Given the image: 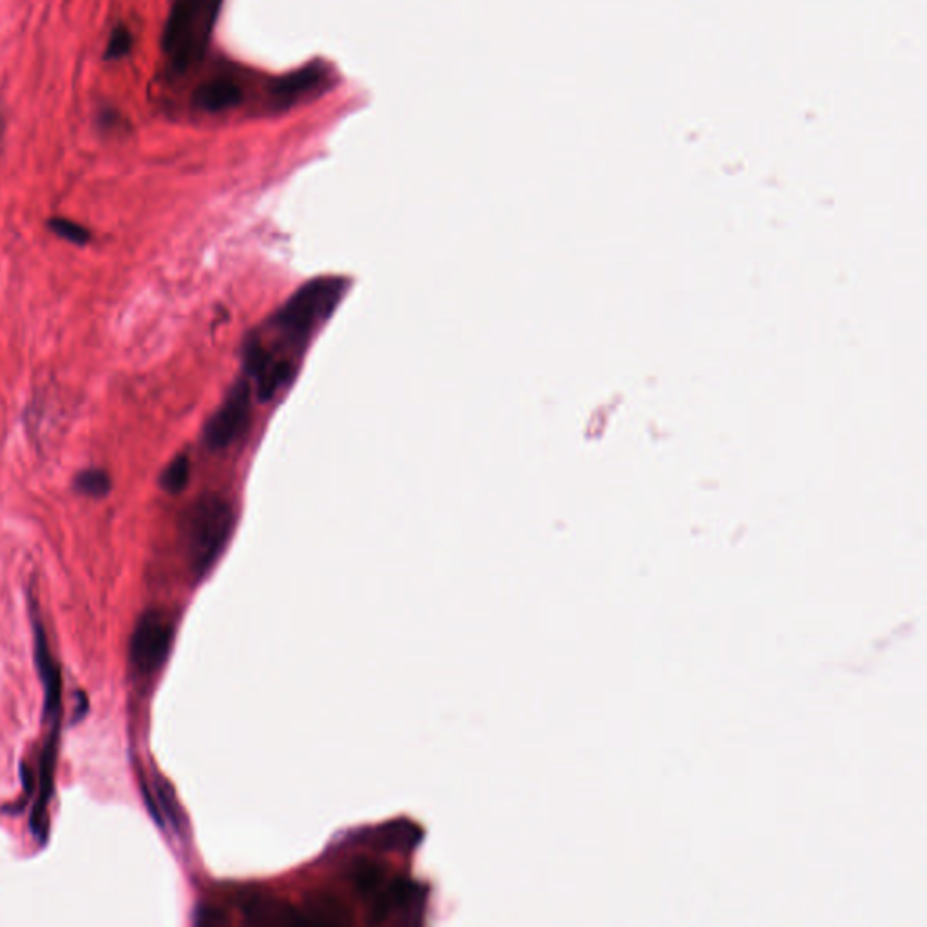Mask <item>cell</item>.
<instances>
[{
	"label": "cell",
	"mask_w": 927,
	"mask_h": 927,
	"mask_svg": "<svg viewBox=\"0 0 927 927\" xmlns=\"http://www.w3.org/2000/svg\"><path fill=\"white\" fill-rule=\"evenodd\" d=\"M346 283L341 278H319L308 281L288 297L268 323V339H259L270 352L294 363V355L305 348L317 330L325 325L328 317L345 296Z\"/></svg>",
	"instance_id": "6da1fadb"
},
{
	"label": "cell",
	"mask_w": 927,
	"mask_h": 927,
	"mask_svg": "<svg viewBox=\"0 0 927 927\" xmlns=\"http://www.w3.org/2000/svg\"><path fill=\"white\" fill-rule=\"evenodd\" d=\"M234 526V509L218 495H203L187 507L182 517L180 536L183 555L196 580L211 573L229 545Z\"/></svg>",
	"instance_id": "7a4b0ae2"
},
{
	"label": "cell",
	"mask_w": 927,
	"mask_h": 927,
	"mask_svg": "<svg viewBox=\"0 0 927 927\" xmlns=\"http://www.w3.org/2000/svg\"><path fill=\"white\" fill-rule=\"evenodd\" d=\"M221 4L223 0H174L162 37L163 53L174 71L185 73L203 60Z\"/></svg>",
	"instance_id": "3957f363"
},
{
	"label": "cell",
	"mask_w": 927,
	"mask_h": 927,
	"mask_svg": "<svg viewBox=\"0 0 927 927\" xmlns=\"http://www.w3.org/2000/svg\"><path fill=\"white\" fill-rule=\"evenodd\" d=\"M174 643V623L165 612L147 611L134 625L129 660L134 672L151 678L169 660Z\"/></svg>",
	"instance_id": "277c9868"
},
{
	"label": "cell",
	"mask_w": 927,
	"mask_h": 927,
	"mask_svg": "<svg viewBox=\"0 0 927 927\" xmlns=\"http://www.w3.org/2000/svg\"><path fill=\"white\" fill-rule=\"evenodd\" d=\"M254 399L256 393L247 379L232 386L218 410L212 413L211 419L205 424V442L209 448L223 450L243 437L252 421Z\"/></svg>",
	"instance_id": "5b68a950"
},
{
	"label": "cell",
	"mask_w": 927,
	"mask_h": 927,
	"mask_svg": "<svg viewBox=\"0 0 927 927\" xmlns=\"http://www.w3.org/2000/svg\"><path fill=\"white\" fill-rule=\"evenodd\" d=\"M424 904L422 889L408 879H388L370 899V913L373 922L381 924L392 917L406 918L411 922L415 915H421Z\"/></svg>",
	"instance_id": "8992f818"
},
{
	"label": "cell",
	"mask_w": 927,
	"mask_h": 927,
	"mask_svg": "<svg viewBox=\"0 0 927 927\" xmlns=\"http://www.w3.org/2000/svg\"><path fill=\"white\" fill-rule=\"evenodd\" d=\"M33 636H35V663L39 670L42 689H44V716L53 721V727H60V707H62V678L57 661L53 660L49 650L48 636L39 618H33Z\"/></svg>",
	"instance_id": "52a82bcc"
},
{
	"label": "cell",
	"mask_w": 927,
	"mask_h": 927,
	"mask_svg": "<svg viewBox=\"0 0 927 927\" xmlns=\"http://www.w3.org/2000/svg\"><path fill=\"white\" fill-rule=\"evenodd\" d=\"M361 844L379 851L415 850L422 839V832L408 821H392L381 824L373 830H363L357 837Z\"/></svg>",
	"instance_id": "ba28073f"
},
{
	"label": "cell",
	"mask_w": 927,
	"mask_h": 927,
	"mask_svg": "<svg viewBox=\"0 0 927 927\" xmlns=\"http://www.w3.org/2000/svg\"><path fill=\"white\" fill-rule=\"evenodd\" d=\"M245 917L250 924H263V926H297L308 924L305 915L299 913L283 900L265 895H252L247 904L243 906Z\"/></svg>",
	"instance_id": "9c48e42d"
},
{
	"label": "cell",
	"mask_w": 927,
	"mask_h": 927,
	"mask_svg": "<svg viewBox=\"0 0 927 927\" xmlns=\"http://www.w3.org/2000/svg\"><path fill=\"white\" fill-rule=\"evenodd\" d=\"M192 100H194V106L200 107L203 111L220 113V111L239 106L243 100V91L230 78H214L209 82H203L194 91Z\"/></svg>",
	"instance_id": "30bf717a"
},
{
	"label": "cell",
	"mask_w": 927,
	"mask_h": 927,
	"mask_svg": "<svg viewBox=\"0 0 927 927\" xmlns=\"http://www.w3.org/2000/svg\"><path fill=\"white\" fill-rule=\"evenodd\" d=\"M321 77H323V71L319 67H303L287 77L279 78L274 86V93L279 98H296V96L305 95L308 91L316 89L317 84L321 82Z\"/></svg>",
	"instance_id": "8fae6325"
},
{
	"label": "cell",
	"mask_w": 927,
	"mask_h": 927,
	"mask_svg": "<svg viewBox=\"0 0 927 927\" xmlns=\"http://www.w3.org/2000/svg\"><path fill=\"white\" fill-rule=\"evenodd\" d=\"M386 880L388 879L383 868L375 862H357L352 868V884L366 900L372 899L373 895L383 888Z\"/></svg>",
	"instance_id": "7c38bea8"
},
{
	"label": "cell",
	"mask_w": 927,
	"mask_h": 927,
	"mask_svg": "<svg viewBox=\"0 0 927 927\" xmlns=\"http://www.w3.org/2000/svg\"><path fill=\"white\" fill-rule=\"evenodd\" d=\"M111 488H113V482L104 469H84L75 478V489L86 497H107Z\"/></svg>",
	"instance_id": "4fadbf2b"
},
{
	"label": "cell",
	"mask_w": 927,
	"mask_h": 927,
	"mask_svg": "<svg viewBox=\"0 0 927 927\" xmlns=\"http://www.w3.org/2000/svg\"><path fill=\"white\" fill-rule=\"evenodd\" d=\"M189 477H191V462L185 455H178L176 459L167 464V468L163 469L160 486L167 493L176 495V493H182L183 489H185Z\"/></svg>",
	"instance_id": "5bb4252c"
},
{
	"label": "cell",
	"mask_w": 927,
	"mask_h": 927,
	"mask_svg": "<svg viewBox=\"0 0 927 927\" xmlns=\"http://www.w3.org/2000/svg\"><path fill=\"white\" fill-rule=\"evenodd\" d=\"M48 227L53 234H57L62 239L75 245H87L91 241V232L82 227L77 221L66 220V218H51L48 221Z\"/></svg>",
	"instance_id": "9a60e30c"
},
{
	"label": "cell",
	"mask_w": 927,
	"mask_h": 927,
	"mask_svg": "<svg viewBox=\"0 0 927 927\" xmlns=\"http://www.w3.org/2000/svg\"><path fill=\"white\" fill-rule=\"evenodd\" d=\"M131 49H133V33H131V29L124 26V24H118L111 31V37L107 40L104 58L106 60H120V58L127 57L131 53Z\"/></svg>",
	"instance_id": "2e32d148"
},
{
	"label": "cell",
	"mask_w": 927,
	"mask_h": 927,
	"mask_svg": "<svg viewBox=\"0 0 927 927\" xmlns=\"http://www.w3.org/2000/svg\"><path fill=\"white\" fill-rule=\"evenodd\" d=\"M156 795H158V803L162 806L165 817L173 822L174 826H178L180 813H178V803H176V799H174L171 786L163 783V781H158V784H156Z\"/></svg>",
	"instance_id": "e0dca14e"
},
{
	"label": "cell",
	"mask_w": 927,
	"mask_h": 927,
	"mask_svg": "<svg viewBox=\"0 0 927 927\" xmlns=\"http://www.w3.org/2000/svg\"><path fill=\"white\" fill-rule=\"evenodd\" d=\"M196 922L201 924V926H216V924H223V922H225V915L221 913L220 909L200 908L198 909Z\"/></svg>",
	"instance_id": "ac0fdd59"
}]
</instances>
